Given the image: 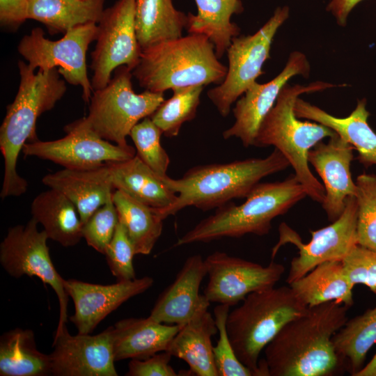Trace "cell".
Listing matches in <instances>:
<instances>
[{
  "label": "cell",
  "instance_id": "cell-18",
  "mask_svg": "<svg viewBox=\"0 0 376 376\" xmlns=\"http://www.w3.org/2000/svg\"><path fill=\"white\" fill-rule=\"evenodd\" d=\"M153 283L150 276L118 281L109 285L65 279L64 287L75 306L70 320L79 334H91L109 313L130 298L148 290Z\"/></svg>",
  "mask_w": 376,
  "mask_h": 376
},
{
  "label": "cell",
  "instance_id": "cell-39",
  "mask_svg": "<svg viewBox=\"0 0 376 376\" xmlns=\"http://www.w3.org/2000/svg\"><path fill=\"white\" fill-rule=\"evenodd\" d=\"M104 255L109 269L117 281L136 279L133 265V258L136 255L134 248L125 226L120 221Z\"/></svg>",
  "mask_w": 376,
  "mask_h": 376
},
{
  "label": "cell",
  "instance_id": "cell-26",
  "mask_svg": "<svg viewBox=\"0 0 376 376\" xmlns=\"http://www.w3.org/2000/svg\"><path fill=\"white\" fill-rule=\"evenodd\" d=\"M289 285L308 307L333 301L349 307L354 303V285L347 275L343 260L322 263Z\"/></svg>",
  "mask_w": 376,
  "mask_h": 376
},
{
  "label": "cell",
  "instance_id": "cell-11",
  "mask_svg": "<svg viewBox=\"0 0 376 376\" xmlns=\"http://www.w3.org/2000/svg\"><path fill=\"white\" fill-rule=\"evenodd\" d=\"M38 223L31 218L25 225L10 227L0 244V263L11 276H37L54 290L59 304V318L56 332L68 322V294L64 281L52 263L45 231L38 229Z\"/></svg>",
  "mask_w": 376,
  "mask_h": 376
},
{
  "label": "cell",
  "instance_id": "cell-27",
  "mask_svg": "<svg viewBox=\"0 0 376 376\" xmlns=\"http://www.w3.org/2000/svg\"><path fill=\"white\" fill-rule=\"evenodd\" d=\"M32 218L40 224L49 239L63 246L77 244L83 238V226L75 205L54 189L37 195L31 205Z\"/></svg>",
  "mask_w": 376,
  "mask_h": 376
},
{
  "label": "cell",
  "instance_id": "cell-28",
  "mask_svg": "<svg viewBox=\"0 0 376 376\" xmlns=\"http://www.w3.org/2000/svg\"><path fill=\"white\" fill-rule=\"evenodd\" d=\"M197 13L187 14L186 30L189 33L204 35L213 43L220 59L232 40L240 33V28L231 21L233 15L241 14V0H194Z\"/></svg>",
  "mask_w": 376,
  "mask_h": 376
},
{
  "label": "cell",
  "instance_id": "cell-33",
  "mask_svg": "<svg viewBox=\"0 0 376 376\" xmlns=\"http://www.w3.org/2000/svg\"><path fill=\"white\" fill-rule=\"evenodd\" d=\"M332 340L342 367L354 376L363 367L367 353L376 343V306L347 319Z\"/></svg>",
  "mask_w": 376,
  "mask_h": 376
},
{
  "label": "cell",
  "instance_id": "cell-25",
  "mask_svg": "<svg viewBox=\"0 0 376 376\" xmlns=\"http://www.w3.org/2000/svg\"><path fill=\"white\" fill-rule=\"evenodd\" d=\"M114 189H119L157 210L172 205L177 194L136 154L121 162L107 163Z\"/></svg>",
  "mask_w": 376,
  "mask_h": 376
},
{
  "label": "cell",
  "instance_id": "cell-31",
  "mask_svg": "<svg viewBox=\"0 0 376 376\" xmlns=\"http://www.w3.org/2000/svg\"><path fill=\"white\" fill-rule=\"evenodd\" d=\"M104 0H29V17L42 23L52 34L88 23H97Z\"/></svg>",
  "mask_w": 376,
  "mask_h": 376
},
{
  "label": "cell",
  "instance_id": "cell-19",
  "mask_svg": "<svg viewBox=\"0 0 376 376\" xmlns=\"http://www.w3.org/2000/svg\"><path fill=\"white\" fill-rule=\"evenodd\" d=\"M354 150L336 134L327 143L319 142L308 152V163L324 183L325 197L322 205L331 222L341 215L347 199L356 195L357 186L350 171Z\"/></svg>",
  "mask_w": 376,
  "mask_h": 376
},
{
  "label": "cell",
  "instance_id": "cell-30",
  "mask_svg": "<svg viewBox=\"0 0 376 376\" xmlns=\"http://www.w3.org/2000/svg\"><path fill=\"white\" fill-rule=\"evenodd\" d=\"M50 375V354H45L37 349L34 334L31 329L16 328L1 336V376Z\"/></svg>",
  "mask_w": 376,
  "mask_h": 376
},
{
  "label": "cell",
  "instance_id": "cell-22",
  "mask_svg": "<svg viewBox=\"0 0 376 376\" xmlns=\"http://www.w3.org/2000/svg\"><path fill=\"white\" fill-rule=\"evenodd\" d=\"M294 111L299 118L324 125L334 130L358 152V160L365 167L376 166V133L368 123L369 111L366 99L358 100L355 109L345 118L331 115L299 97Z\"/></svg>",
  "mask_w": 376,
  "mask_h": 376
},
{
  "label": "cell",
  "instance_id": "cell-21",
  "mask_svg": "<svg viewBox=\"0 0 376 376\" xmlns=\"http://www.w3.org/2000/svg\"><path fill=\"white\" fill-rule=\"evenodd\" d=\"M42 182L65 196L84 224L112 196L114 189L107 163L92 169H65L49 173Z\"/></svg>",
  "mask_w": 376,
  "mask_h": 376
},
{
  "label": "cell",
  "instance_id": "cell-23",
  "mask_svg": "<svg viewBox=\"0 0 376 376\" xmlns=\"http://www.w3.org/2000/svg\"><path fill=\"white\" fill-rule=\"evenodd\" d=\"M184 325L166 324L150 318H129L113 327L115 361L126 359H145L167 351Z\"/></svg>",
  "mask_w": 376,
  "mask_h": 376
},
{
  "label": "cell",
  "instance_id": "cell-17",
  "mask_svg": "<svg viewBox=\"0 0 376 376\" xmlns=\"http://www.w3.org/2000/svg\"><path fill=\"white\" fill-rule=\"evenodd\" d=\"M310 70V64L304 54L297 51L290 53L279 75L265 84L256 81L235 102L233 109L235 122L224 131V139L235 137L240 139L244 147L254 146L259 127L274 107L281 89L295 76L308 77Z\"/></svg>",
  "mask_w": 376,
  "mask_h": 376
},
{
  "label": "cell",
  "instance_id": "cell-10",
  "mask_svg": "<svg viewBox=\"0 0 376 376\" xmlns=\"http://www.w3.org/2000/svg\"><path fill=\"white\" fill-rule=\"evenodd\" d=\"M97 32V23H88L68 30L60 40H51L37 27L24 36L17 50L33 70L38 68L46 72L58 67L67 82L81 87L82 98L89 103L93 88L88 77L86 52Z\"/></svg>",
  "mask_w": 376,
  "mask_h": 376
},
{
  "label": "cell",
  "instance_id": "cell-41",
  "mask_svg": "<svg viewBox=\"0 0 376 376\" xmlns=\"http://www.w3.org/2000/svg\"><path fill=\"white\" fill-rule=\"evenodd\" d=\"M172 356L167 351L157 353L145 359H132L127 376H176L169 364Z\"/></svg>",
  "mask_w": 376,
  "mask_h": 376
},
{
  "label": "cell",
  "instance_id": "cell-2",
  "mask_svg": "<svg viewBox=\"0 0 376 376\" xmlns=\"http://www.w3.org/2000/svg\"><path fill=\"white\" fill-rule=\"evenodd\" d=\"M289 166L285 157L274 148L265 158L196 166L179 179L168 175L161 177L177 197L170 206L154 210L164 220L189 206L203 211L217 209L232 199L246 198L263 178L285 170Z\"/></svg>",
  "mask_w": 376,
  "mask_h": 376
},
{
  "label": "cell",
  "instance_id": "cell-12",
  "mask_svg": "<svg viewBox=\"0 0 376 376\" xmlns=\"http://www.w3.org/2000/svg\"><path fill=\"white\" fill-rule=\"evenodd\" d=\"M357 219V202L355 196H350L341 215L330 225L311 231V239L306 244L301 242L295 231L282 223L279 226V242L272 249V258L286 243L295 245L299 250L298 256L291 261L286 282L290 284L322 263L343 260L358 244Z\"/></svg>",
  "mask_w": 376,
  "mask_h": 376
},
{
  "label": "cell",
  "instance_id": "cell-6",
  "mask_svg": "<svg viewBox=\"0 0 376 376\" xmlns=\"http://www.w3.org/2000/svg\"><path fill=\"white\" fill-rule=\"evenodd\" d=\"M306 196V189L295 174L283 181L259 182L243 203L237 205L228 202L217 207L213 214L180 237L175 246L238 238L247 234L266 235L275 217L287 212Z\"/></svg>",
  "mask_w": 376,
  "mask_h": 376
},
{
  "label": "cell",
  "instance_id": "cell-24",
  "mask_svg": "<svg viewBox=\"0 0 376 376\" xmlns=\"http://www.w3.org/2000/svg\"><path fill=\"white\" fill-rule=\"evenodd\" d=\"M208 307L201 309L173 338L167 352L182 359L197 376H218L212 337L218 332Z\"/></svg>",
  "mask_w": 376,
  "mask_h": 376
},
{
  "label": "cell",
  "instance_id": "cell-9",
  "mask_svg": "<svg viewBox=\"0 0 376 376\" xmlns=\"http://www.w3.org/2000/svg\"><path fill=\"white\" fill-rule=\"evenodd\" d=\"M289 15L288 6L277 7L254 34L233 38L226 51L228 67L226 77L221 84L207 93L221 116L229 114L232 104L263 74V66L270 58L274 38Z\"/></svg>",
  "mask_w": 376,
  "mask_h": 376
},
{
  "label": "cell",
  "instance_id": "cell-5",
  "mask_svg": "<svg viewBox=\"0 0 376 376\" xmlns=\"http://www.w3.org/2000/svg\"><path fill=\"white\" fill-rule=\"evenodd\" d=\"M227 70L208 38L189 33L142 49L132 75L141 87L164 93L192 86L219 85Z\"/></svg>",
  "mask_w": 376,
  "mask_h": 376
},
{
  "label": "cell",
  "instance_id": "cell-38",
  "mask_svg": "<svg viewBox=\"0 0 376 376\" xmlns=\"http://www.w3.org/2000/svg\"><path fill=\"white\" fill-rule=\"evenodd\" d=\"M119 222L112 196L84 224L83 238L88 245L102 254L111 241Z\"/></svg>",
  "mask_w": 376,
  "mask_h": 376
},
{
  "label": "cell",
  "instance_id": "cell-13",
  "mask_svg": "<svg viewBox=\"0 0 376 376\" xmlns=\"http://www.w3.org/2000/svg\"><path fill=\"white\" fill-rule=\"evenodd\" d=\"M96 45L91 53L93 91L105 87L116 68L132 71L139 64L141 49L135 27V0H118L104 10L97 23Z\"/></svg>",
  "mask_w": 376,
  "mask_h": 376
},
{
  "label": "cell",
  "instance_id": "cell-40",
  "mask_svg": "<svg viewBox=\"0 0 376 376\" xmlns=\"http://www.w3.org/2000/svg\"><path fill=\"white\" fill-rule=\"evenodd\" d=\"M343 263L354 286L364 285L376 295V251L357 244L343 260Z\"/></svg>",
  "mask_w": 376,
  "mask_h": 376
},
{
  "label": "cell",
  "instance_id": "cell-7",
  "mask_svg": "<svg viewBox=\"0 0 376 376\" xmlns=\"http://www.w3.org/2000/svg\"><path fill=\"white\" fill-rule=\"evenodd\" d=\"M308 308L289 286L271 288L248 295L242 304L229 312L227 331L239 360L264 376L259 357L265 347L290 320Z\"/></svg>",
  "mask_w": 376,
  "mask_h": 376
},
{
  "label": "cell",
  "instance_id": "cell-36",
  "mask_svg": "<svg viewBox=\"0 0 376 376\" xmlns=\"http://www.w3.org/2000/svg\"><path fill=\"white\" fill-rule=\"evenodd\" d=\"M161 130L150 117H146L131 130L130 136L136 148V155L156 174L164 177L170 158L161 145Z\"/></svg>",
  "mask_w": 376,
  "mask_h": 376
},
{
  "label": "cell",
  "instance_id": "cell-8",
  "mask_svg": "<svg viewBox=\"0 0 376 376\" xmlns=\"http://www.w3.org/2000/svg\"><path fill=\"white\" fill-rule=\"evenodd\" d=\"M132 76L126 65L116 68L108 84L93 91L88 114L79 119L98 136L122 146L128 145L127 137L132 128L150 117L164 100V93L146 90L136 93Z\"/></svg>",
  "mask_w": 376,
  "mask_h": 376
},
{
  "label": "cell",
  "instance_id": "cell-37",
  "mask_svg": "<svg viewBox=\"0 0 376 376\" xmlns=\"http://www.w3.org/2000/svg\"><path fill=\"white\" fill-rule=\"evenodd\" d=\"M230 306L219 304L214 308V318L218 329L219 339L213 347L214 364L218 376H256L254 372L237 358L231 344L226 322Z\"/></svg>",
  "mask_w": 376,
  "mask_h": 376
},
{
  "label": "cell",
  "instance_id": "cell-29",
  "mask_svg": "<svg viewBox=\"0 0 376 376\" xmlns=\"http://www.w3.org/2000/svg\"><path fill=\"white\" fill-rule=\"evenodd\" d=\"M187 14L172 0H135V27L141 50L155 44L182 36Z\"/></svg>",
  "mask_w": 376,
  "mask_h": 376
},
{
  "label": "cell",
  "instance_id": "cell-42",
  "mask_svg": "<svg viewBox=\"0 0 376 376\" xmlns=\"http://www.w3.org/2000/svg\"><path fill=\"white\" fill-rule=\"evenodd\" d=\"M29 0H0V23L15 31L29 17Z\"/></svg>",
  "mask_w": 376,
  "mask_h": 376
},
{
  "label": "cell",
  "instance_id": "cell-35",
  "mask_svg": "<svg viewBox=\"0 0 376 376\" xmlns=\"http://www.w3.org/2000/svg\"><path fill=\"white\" fill-rule=\"evenodd\" d=\"M355 183L358 244L376 251V175L363 173Z\"/></svg>",
  "mask_w": 376,
  "mask_h": 376
},
{
  "label": "cell",
  "instance_id": "cell-43",
  "mask_svg": "<svg viewBox=\"0 0 376 376\" xmlns=\"http://www.w3.org/2000/svg\"><path fill=\"white\" fill-rule=\"evenodd\" d=\"M362 1L363 0H330L326 9L335 17L339 26H345L349 15Z\"/></svg>",
  "mask_w": 376,
  "mask_h": 376
},
{
  "label": "cell",
  "instance_id": "cell-44",
  "mask_svg": "<svg viewBox=\"0 0 376 376\" xmlns=\"http://www.w3.org/2000/svg\"><path fill=\"white\" fill-rule=\"evenodd\" d=\"M354 376H376V354Z\"/></svg>",
  "mask_w": 376,
  "mask_h": 376
},
{
  "label": "cell",
  "instance_id": "cell-34",
  "mask_svg": "<svg viewBox=\"0 0 376 376\" xmlns=\"http://www.w3.org/2000/svg\"><path fill=\"white\" fill-rule=\"evenodd\" d=\"M203 87L192 86L172 90V97L164 100L151 115L150 118L164 136H177L182 125L196 117Z\"/></svg>",
  "mask_w": 376,
  "mask_h": 376
},
{
  "label": "cell",
  "instance_id": "cell-20",
  "mask_svg": "<svg viewBox=\"0 0 376 376\" xmlns=\"http://www.w3.org/2000/svg\"><path fill=\"white\" fill-rule=\"evenodd\" d=\"M206 275L202 256L196 254L188 257L174 281L159 296L149 317L160 323L185 325L210 304L204 294L199 293Z\"/></svg>",
  "mask_w": 376,
  "mask_h": 376
},
{
  "label": "cell",
  "instance_id": "cell-15",
  "mask_svg": "<svg viewBox=\"0 0 376 376\" xmlns=\"http://www.w3.org/2000/svg\"><path fill=\"white\" fill-rule=\"evenodd\" d=\"M208 282L203 294L210 302L230 306L250 293L274 287L285 272L280 263L268 265L215 251L205 259Z\"/></svg>",
  "mask_w": 376,
  "mask_h": 376
},
{
  "label": "cell",
  "instance_id": "cell-3",
  "mask_svg": "<svg viewBox=\"0 0 376 376\" xmlns=\"http://www.w3.org/2000/svg\"><path fill=\"white\" fill-rule=\"evenodd\" d=\"M17 65L20 77L18 91L7 107L0 127V150L4 163L0 193L3 199L19 196L26 191L28 183L17 172L19 155L26 143L38 140V117L53 109L67 89L58 68L35 73L23 61H19Z\"/></svg>",
  "mask_w": 376,
  "mask_h": 376
},
{
  "label": "cell",
  "instance_id": "cell-16",
  "mask_svg": "<svg viewBox=\"0 0 376 376\" xmlns=\"http://www.w3.org/2000/svg\"><path fill=\"white\" fill-rule=\"evenodd\" d=\"M50 354L55 376H117L113 327L96 335H70L65 326L55 333Z\"/></svg>",
  "mask_w": 376,
  "mask_h": 376
},
{
  "label": "cell",
  "instance_id": "cell-4",
  "mask_svg": "<svg viewBox=\"0 0 376 376\" xmlns=\"http://www.w3.org/2000/svg\"><path fill=\"white\" fill-rule=\"evenodd\" d=\"M334 86L320 81L306 86L285 84L274 107L263 119L254 145L258 147L273 146L279 150L293 168L295 175L306 189L307 196L321 204L325 197L324 187L311 173L308 155L317 143L336 133L318 123L299 120L294 107L301 95Z\"/></svg>",
  "mask_w": 376,
  "mask_h": 376
},
{
  "label": "cell",
  "instance_id": "cell-32",
  "mask_svg": "<svg viewBox=\"0 0 376 376\" xmlns=\"http://www.w3.org/2000/svg\"><path fill=\"white\" fill-rule=\"evenodd\" d=\"M118 220L125 226L135 253L148 255L162 235L163 219L154 209L119 189L112 194Z\"/></svg>",
  "mask_w": 376,
  "mask_h": 376
},
{
  "label": "cell",
  "instance_id": "cell-1",
  "mask_svg": "<svg viewBox=\"0 0 376 376\" xmlns=\"http://www.w3.org/2000/svg\"><path fill=\"white\" fill-rule=\"evenodd\" d=\"M350 308L326 302L288 322L264 349L269 376H328L343 368L332 338Z\"/></svg>",
  "mask_w": 376,
  "mask_h": 376
},
{
  "label": "cell",
  "instance_id": "cell-14",
  "mask_svg": "<svg viewBox=\"0 0 376 376\" xmlns=\"http://www.w3.org/2000/svg\"><path fill=\"white\" fill-rule=\"evenodd\" d=\"M66 135L59 139H38L24 144L22 152L49 160L65 169L86 170L98 168L110 162H121L136 155V149L127 145L113 144L85 127L79 120L64 127Z\"/></svg>",
  "mask_w": 376,
  "mask_h": 376
}]
</instances>
